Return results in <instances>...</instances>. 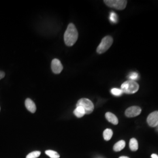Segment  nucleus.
I'll list each match as a JSON object with an SVG mask.
<instances>
[{"label": "nucleus", "instance_id": "1", "mask_svg": "<svg viewBox=\"0 0 158 158\" xmlns=\"http://www.w3.org/2000/svg\"><path fill=\"white\" fill-rule=\"evenodd\" d=\"M78 39V32L73 23H70L64 33V40L65 44L72 46L76 42Z\"/></svg>", "mask_w": 158, "mask_h": 158}, {"label": "nucleus", "instance_id": "2", "mask_svg": "<svg viewBox=\"0 0 158 158\" xmlns=\"http://www.w3.org/2000/svg\"><path fill=\"white\" fill-rule=\"evenodd\" d=\"M139 85L135 81L128 80L122 84L121 89L123 93L130 94L136 93L139 90Z\"/></svg>", "mask_w": 158, "mask_h": 158}, {"label": "nucleus", "instance_id": "3", "mask_svg": "<svg viewBox=\"0 0 158 158\" xmlns=\"http://www.w3.org/2000/svg\"><path fill=\"white\" fill-rule=\"evenodd\" d=\"M113 43V38L110 36H107L102 40L101 43L97 48V52L102 54L106 52L111 46Z\"/></svg>", "mask_w": 158, "mask_h": 158}, {"label": "nucleus", "instance_id": "4", "mask_svg": "<svg viewBox=\"0 0 158 158\" xmlns=\"http://www.w3.org/2000/svg\"><path fill=\"white\" fill-rule=\"evenodd\" d=\"M80 106L85 110V114H90L93 113L94 106L93 103L87 98H81L79 100L76 104V107Z\"/></svg>", "mask_w": 158, "mask_h": 158}, {"label": "nucleus", "instance_id": "5", "mask_svg": "<svg viewBox=\"0 0 158 158\" xmlns=\"http://www.w3.org/2000/svg\"><path fill=\"white\" fill-rule=\"evenodd\" d=\"M104 2L108 6L118 10H124L127 4V1L125 0H106Z\"/></svg>", "mask_w": 158, "mask_h": 158}, {"label": "nucleus", "instance_id": "6", "mask_svg": "<svg viewBox=\"0 0 158 158\" xmlns=\"http://www.w3.org/2000/svg\"><path fill=\"white\" fill-rule=\"evenodd\" d=\"M141 108L138 106H132L127 108L125 114L127 117L132 118L139 115L141 113Z\"/></svg>", "mask_w": 158, "mask_h": 158}, {"label": "nucleus", "instance_id": "7", "mask_svg": "<svg viewBox=\"0 0 158 158\" xmlns=\"http://www.w3.org/2000/svg\"><path fill=\"white\" fill-rule=\"evenodd\" d=\"M147 123L148 125L151 127H155L158 125V111H154L151 113L148 118Z\"/></svg>", "mask_w": 158, "mask_h": 158}, {"label": "nucleus", "instance_id": "8", "mask_svg": "<svg viewBox=\"0 0 158 158\" xmlns=\"http://www.w3.org/2000/svg\"><path fill=\"white\" fill-rule=\"evenodd\" d=\"M51 68L52 72L55 74H59L62 71L63 66L60 61L57 59H54L51 64Z\"/></svg>", "mask_w": 158, "mask_h": 158}, {"label": "nucleus", "instance_id": "9", "mask_svg": "<svg viewBox=\"0 0 158 158\" xmlns=\"http://www.w3.org/2000/svg\"><path fill=\"white\" fill-rule=\"evenodd\" d=\"M25 107L31 113H35L36 110V107L34 102L30 98H27L25 102Z\"/></svg>", "mask_w": 158, "mask_h": 158}, {"label": "nucleus", "instance_id": "10", "mask_svg": "<svg viewBox=\"0 0 158 158\" xmlns=\"http://www.w3.org/2000/svg\"><path fill=\"white\" fill-rule=\"evenodd\" d=\"M106 118L108 121L114 125H117L118 124V119L116 115H115L113 113L108 112L106 114Z\"/></svg>", "mask_w": 158, "mask_h": 158}, {"label": "nucleus", "instance_id": "11", "mask_svg": "<svg viewBox=\"0 0 158 158\" xmlns=\"http://www.w3.org/2000/svg\"><path fill=\"white\" fill-rule=\"evenodd\" d=\"M125 142L124 140H121L117 142L113 147V149L115 152H119L122 151L125 147Z\"/></svg>", "mask_w": 158, "mask_h": 158}, {"label": "nucleus", "instance_id": "12", "mask_svg": "<svg viewBox=\"0 0 158 158\" xmlns=\"http://www.w3.org/2000/svg\"><path fill=\"white\" fill-rule=\"evenodd\" d=\"M74 114L77 118H81L85 115V110L83 108L79 106V107H76V108L74 110Z\"/></svg>", "mask_w": 158, "mask_h": 158}, {"label": "nucleus", "instance_id": "13", "mask_svg": "<svg viewBox=\"0 0 158 158\" xmlns=\"http://www.w3.org/2000/svg\"><path fill=\"white\" fill-rule=\"evenodd\" d=\"M130 149L132 151H136L138 149V143L135 138L131 139L130 141Z\"/></svg>", "mask_w": 158, "mask_h": 158}, {"label": "nucleus", "instance_id": "14", "mask_svg": "<svg viewBox=\"0 0 158 158\" xmlns=\"http://www.w3.org/2000/svg\"><path fill=\"white\" fill-rule=\"evenodd\" d=\"M113 132L111 129H106L103 132V137L106 141H109L113 136Z\"/></svg>", "mask_w": 158, "mask_h": 158}, {"label": "nucleus", "instance_id": "15", "mask_svg": "<svg viewBox=\"0 0 158 158\" xmlns=\"http://www.w3.org/2000/svg\"><path fill=\"white\" fill-rule=\"evenodd\" d=\"M45 153L51 158H59L60 155L58 153L56 152V151H52V150H48L46 151Z\"/></svg>", "mask_w": 158, "mask_h": 158}, {"label": "nucleus", "instance_id": "16", "mask_svg": "<svg viewBox=\"0 0 158 158\" xmlns=\"http://www.w3.org/2000/svg\"><path fill=\"white\" fill-rule=\"evenodd\" d=\"M139 75L136 72H131L128 76V78L130 79V80L135 81V80L139 79Z\"/></svg>", "mask_w": 158, "mask_h": 158}, {"label": "nucleus", "instance_id": "17", "mask_svg": "<svg viewBox=\"0 0 158 158\" xmlns=\"http://www.w3.org/2000/svg\"><path fill=\"white\" fill-rule=\"evenodd\" d=\"M111 94L115 96H121L123 93V91L121 89H119L117 88H113L111 90Z\"/></svg>", "mask_w": 158, "mask_h": 158}, {"label": "nucleus", "instance_id": "18", "mask_svg": "<svg viewBox=\"0 0 158 158\" xmlns=\"http://www.w3.org/2000/svg\"><path fill=\"white\" fill-rule=\"evenodd\" d=\"M110 20L111 21V22L113 23H117L118 21V17L116 13H115L114 12L112 11L110 13Z\"/></svg>", "mask_w": 158, "mask_h": 158}, {"label": "nucleus", "instance_id": "19", "mask_svg": "<svg viewBox=\"0 0 158 158\" xmlns=\"http://www.w3.org/2000/svg\"><path fill=\"white\" fill-rule=\"evenodd\" d=\"M41 153L40 151H34L32 152L29 153L27 156L26 158H37L40 155Z\"/></svg>", "mask_w": 158, "mask_h": 158}, {"label": "nucleus", "instance_id": "20", "mask_svg": "<svg viewBox=\"0 0 158 158\" xmlns=\"http://www.w3.org/2000/svg\"><path fill=\"white\" fill-rule=\"evenodd\" d=\"M4 76H5V73H4V72L0 71V80H1V79H3V78L4 77Z\"/></svg>", "mask_w": 158, "mask_h": 158}, {"label": "nucleus", "instance_id": "21", "mask_svg": "<svg viewBox=\"0 0 158 158\" xmlns=\"http://www.w3.org/2000/svg\"><path fill=\"white\" fill-rule=\"evenodd\" d=\"M151 158H158V155L155 154V153H153L151 155Z\"/></svg>", "mask_w": 158, "mask_h": 158}, {"label": "nucleus", "instance_id": "22", "mask_svg": "<svg viewBox=\"0 0 158 158\" xmlns=\"http://www.w3.org/2000/svg\"><path fill=\"white\" fill-rule=\"evenodd\" d=\"M119 158H128V157H127V156H120Z\"/></svg>", "mask_w": 158, "mask_h": 158}, {"label": "nucleus", "instance_id": "23", "mask_svg": "<svg viewBox=\"0 0 158 158\" xmlns=\"http://www.w3.org/2000/svg\"></svg>", "mask_w": 158, "mask_h": 158}]
</instances>
